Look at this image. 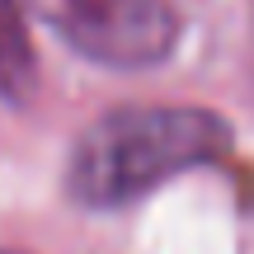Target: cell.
<instances>
[{
    "instance_id": "obj_1",
    "label": "cell",
    "mask_w": 254,
    "mask_h": 254,
    "mask_svg": "<svg viewBox=\"0 0 254 254\" xmlns=\"http://www.w3.org/2000/svg\"><path fill=\"white\" fill-rule=\"evenodd\" d=\"M226 151L231 127L221 113L193 104H132L85 127L66 165V189L80 207H127Z\"/></svg>"
},
{
    "instance_id": "obj_2",
    "label": "cell",
    "mask_w": 254,
    "mask_h": 254,
    "mask_svg": "<svg viewBox=\"0 0 254 254\" xmlns=\"http://www.w3.org/2000/svg\"><path fill=\"white\" fill-rule=\"evenodd\" d=\"M47 24L80 57L118 71H141L174 52L179 14L170 0H38Z\"/></svg>"
},
{
    "instance_id": "obj_4",
    "label": "cell",
    "mask_w": 254,
    "mask_h": 254,
    "mask_svg": "<svg viewBox=\"0 0 254 254\" xmlns=\"http://www.w3.org/2000/svg\"><path fill=\"white\" fill-rule=\"evenodd\" d=\"M5 254H24V250H5Z\"/></svg>"
},
{
    "instance_id": "obj_3",
    "label": "cell",
    "mask_w": 254,
    "mask_h": 254,
    "mask_svg": "<svg viewBox=\"0 0 254 254\" xmlns=\"http://www.w3.org/2000/svg\"><path fill=\"white\" fill-rule=\"evenodd\" d=\"M33 85V43L24 28V5L0 0V99L19 104Z\"/></svg>"
}]
</instances>
